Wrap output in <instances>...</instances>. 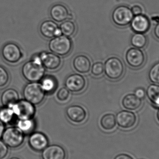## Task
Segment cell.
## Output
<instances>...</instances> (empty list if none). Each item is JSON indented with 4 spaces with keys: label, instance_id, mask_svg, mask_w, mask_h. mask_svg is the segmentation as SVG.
Returning a JSON list of instances; mask_svg holds the SVG:
<instances>
[{
    "label": "cell",
    "instance_id": "obj_1",
    "mask_svg": "<svg viewBox=\"0 0 159 159\" xmlns=\"http://www.w3.org/2000/svg\"><path fill=\"white\" fill-rule=\"evenodd\" d=\"M45 70L39 56L25 62L21 68V74L29 82L41 81L45 75Z\"/></svg>",
    "mask_w": 159,
    "mask_h": 159
},
{
    "label": "cell",
    "instance_id": "obj_2",
    "mask_svg": "<svg viewBox=\"0 0 159 159\" xmlns=\"http://www.w3.org/2000/svg\"><path fill=\"white\" fill-rule=\"evenodd\" d=\"M22 93L24 99L34 106L43 102L46 95L41 83L38 82H29L25 85Z\"/></svg>",
    "mask_w": 159,
    "mask_h": 159
},
{
    "label": "cell",
    "instance_id": "obj_3",
    "mask_svg": "<svg viewBox=\"0 0 159 159\" xmlns=\"http://www.w3.org/2000/svg\"><path fill=\"white\" fill-rule=\"evenodd\" d=\"M48 48L58 56H65L71 51L72 42L69 37L62 34L52 38L48 43Z\"/></svg>",
    "mask_w": 159,
    "mask_h": 159
},
{
    "label": "cell",
    "instance_id": "obj_4",
    "mask_svg": "<svg viewBox=\"0 0 159 159\" xmlns=\"http://www.w3.org/2000/svg\"><path fill=\"white\" fill-rule=\"evenodd\" d=\"M2 138L7 147L16 148L23 143L24 133L18 127H9L5 129Z\"/></svg>",
    "mask_w": 159,
    "mask_h": 159
},
{
    "label": "cell",
    "instance_id": "obj_5",
    "mask_svg": "<svg viewBox=\"0 0 159 159\" xmlns=\"http://www.w3.org/2000/svg\"><path fill=\"white\" fill-rule=\"evenodd\" d=\"M12 108L15 116L19 120L33 119L35 114V108L34 105L25 99L19 100L9 107Z\"/></svg>",
    "mask_w": 159,
    "mask_h": 159
},
{
    "label": "cell",
    "instance_id": "obj_6",
    "mask_svg": "<svg viewBox=\"0 0 159 159\" xmlns=\"http://www.w3.org/2000/svg\"><path fill=\"white\" fill-rule=\"evenodd\" d=\"M134 16L131 8L123 5L116 7L111 14L112 21L119 27H125L129 24Z\"/></svg>",
    "mask_w": 159,
    "mask_h": 159
},
{
    "label": "cell",
    "instance_id": "obj_7",
    "mask_svg": "<svg viewBox=\"0 0 159 159\" xmlns=\"http://www.w3.org/2000/svg\"><path fill=\"white\" fill-rule=\"evenodd\" d=\"M104 72L108 78L116 80L121 78L124 72L123 62L116 57L109 58L105 62Z\"/></svg>",
    "mask_w": 159,
    "mask_h": 159
},
{
    "label": "cell",
    "instance_id": "obj_8",
    "mask_svg": "<svg viewBox=\"0 0 159 159\" xmlns=\"http://www.w3.org/2000/svg\"><path fill=\"white\" fill-rule=\"evenodd\" d=\"M2 55L4 60L9 64L18 63L22 57L20 48L13 43H7L4 45L2 49Z\"/></svg>",
    "mask_w": 159,
    "mask_h": 159
},
{
    "label": "cell",
    "instance_id": "obj_9",
    "mask_svg": "<svg viewBox=\"0 0 159 159\" xmlns=\"http://www.w3.org/2000/svg\"><path fill=\"white\" fill-rule=\"evenodd\" d=\"M125 58L128 65L134 69H139L142 67L146 59L143 52L136 48H129L126 52Z\"/></svg>",
    "mask_w": 159,
    "mask_h": 159
},
{
    "label": "cell",
    "instance_id": "obj_10",
    "mask_svg": "<svg viewBox=\"0 0 159 159\" xmlns=\"http://www.w3.org/2000/svg\"><path fill=\"white\" fill-rule=\"evenodd\" d=\"M49 15L53 20L57 22H62L71 19V13L66 5L57 3L53 5L49 10Z\"/></svg>",
    "mask_w": 159,
    "mask_h": 159
},
{
    "label": "cell",
    "instance_id": "obj_11",
    "mask_svg": "<svg viewBox=\"0 0 159 159\" xmlns=\"http://www.w3.org/2000/svg\"><path fill=\"white\" fill-rule=\"evenodd\" d=\"M40 33L47 38H53L62 35L57 22L53 20H46L41 23L39 28Z\"/></svg>",
    "mask_w": 159,
    "mask_h": 159
},
{
    "label": "cell",
    "instance_id": "obj_12",
    "mask_svg": "<svg viewBox=\"0 0 159 159\" xmlns=\"http://www.w3.org/2000/svg\"><path fill=\"white\" fill-rule=\"evenodd\" d=\"M86 85V80L82 75L78 74L70 75L65 80L66 88L72 92L81 91L84 89Z\"/></svg>",
    "mask_w": 159,
    "mask_h": 159
},
{
    "label": "cell",
    "instance_id": "obj_13",
    "mask_svg": "<svg viewBox=\"0 0 159 159\" xmlns=\"http://www.w3.org/2000/svg\"><path fill=\"white\" fill-rule=\"evenodd\" d=\"M116 123L123 129H130L135 125L137 117L134 113L131 111L123 110L120 111L116 116Z\"/></svg>",
    "mask_w": 159,
    "mask_h": 159
},
{
    "label": "cell",
    "instance_id": "obj_14",
    "mask_svg": "<svg viewBox=\"0 0 159 159\" xmlns=\"http://www.w3.org/2000/svg\"><path fill=\"white\" fill-rule=\"evenodd\" d=\"M43 66L45 69L54 70L59 68L61 65V59L59 56L55 53L43 52L39 55Z\"/></svg>",
    "mask_w": 159,
    "mask_h": 159
},
{
    "label": "cell",
    "instance_id": "obj_15",
    "mask_svg": "<svg viewBox=\"0 0 159 159\" xmlns=\"http://www.w3.org/2000/svg\"><path fill=\"white\" fill-rule=\"evenodd\" d=\"M29 144L33 150L36 152H41L48 146V140L44 134L34 132L30 136Z\"/></svg>",
    "mask_w": 159,
    "mask_h": 159
},
{
    "label": "cell",
    "instance_id": "obj_16",
    "mask_svg": "<svg viewBox=\"0 0 159 159\" xmlns=\"http://www.w3.org/2000/svg\"><path fill=\"white\" fill-rule=\"evenodd\" d=\"M131 28L135 33L144 34L150 28V21L147 16L141 15L134 16L130 22Z\"/></svg>",
    "mask_w": 159,
    "mask_h": 159
},
{
    "label": "cell",
    "instance_id": "obj_17",
    "mask_svg": "<svg viewBox=\"0 0 159 159\" xmlns=\"http://www.w3.org/2000/svg\"><path fill=\"white\" fill-rule=\"evenodd\" d=\"M66 152L63 148L57 145L48 146L42 152L43 159H65Z\"/></svg>",
    "mask_w": 159,
    "mask_h": 159
},
{
    "label": "cell",
    "instance_id": "obj_18",
    "mask_svg": "<svg viewBox=\"0 0 159 159\" xmlns=\"http://www.w3.org/2000/svg\"><path fill=\"white\" fill-rule=\"evenodd\" d=\"M66 115L68 118L75 123H81L87 116L86 110L79 105H72L66 110Z\"/></svg>",
    "mask_w": 159,
    "mask_h": 159
},
{
    "label": "cell",
    "instance_id": "obj_19",
    "mask_svg": "<svg viewBox=\"0 0 159 159\" xmlns=\"http://www.w3.org/2000/svg\"><path fill=\"white\" fill-rule=\"evenodd\" d=\"M73 65L75 70L80 73H87L91 69L90 60L84 55H79L75 57L73 61Z\"/></svg>",
    "mask_w": 159,
    "mask_h": 159
},
{
    "label": "cell",
    "instance_id": "obj_20",
    "mask_svg": "<svg viewBox=\"0 0 159 159\" xmlns=\"http://www.w3.org/2000/svg\"><path fill=\"white\" fill-rule=\"evenodd\" d=\"M19 100V94L14 89H8L2 93L1 102L4 107H10Z\"/></svg>",
    "mask_w": 159,
    "mask_h": 159
},
{
    "label": "cell",
    "instance_id": "obj_21",
    "mask_svg": "<svg viewBox=\"0 0 159 159\" xmlns=\"http://www.w3.org/2000/svg\"><path fill=\"white\" fill-rule=\"evenodd\" d=\"M122 104L123 107L128 110H137L142 106V99L137 97L134 94L129 93L123 98Z\"/></svg>",
    "mask_w": 159,
    "mask_h": 159
},
{
    "label": "cell",
    "instance_id": "obj_22",
    "mask_svg": "<svg viewBox=\"0 0 159 159\" xmlns=\"http://www.w3.org/2000/svg\"><path fill=\"white\" fill-rule=\"evenodd\" d=\"M146 93L153 106L159 108V85L150 84L148 87Z\"/></svg>",
    "mask_w": 159,
    "mask_h": 159
},
{
    "label": "cell",
    "instance_id": "obj_23",
    "mask_svg": "<svg viewBox=\"0 0 159 159\" xmlns=\"http://www.w3.org/2000/svg\"><path fill=\"white\" fill-rule=\"evenodd\" d=\"M59 28L62 35L70 37L75 33L76 26L74 21L71 19H68L61 22Z\"/></svg>",
    "mask_w": 159,
    "mask_h": 159
},
{
    "label": "cell",
    "instance_id": "obj_24",
    "mask_svg": "<svg viewBox=\"0 0 159 159\" xmlns=\"http://www.w3.org/2000/svg\"><path fill=\"white\" fill-rule=\"evenodd\" d=\"M100 123L104 129L111 130L115 128L116 124V116L112 114H106L102 117Z\"/></svg>",
    "mask_w": 159,
    "mask_h": 159
},
{
    "label": "cell",
    "instance_id": "obj_25",
    "mask_svg": "<svg viewBox=\"0 0 159 159\" xmlns=\"http://www.w3.org/2000/svg\"><path fill=\"white\" fill-rule=\"evenodd\" d=\"M148 39L144 34L135 33L131 38V43L136 48L142 49L146 46Z\"/></svg>",
    "mask_w": 159,
    "mask_h": 159
},
{
    "label": "cell",
    "instance_id": "obj_26",
    "mask_svg": "<svg viewBox=\"0 0 159 159\" xmlns=\"http://www.w3.org/2000/svg\"><path fill=\"white\" fill-rule=\"evenodd\" d=\"M41 81L42 88L46 93L53 92L57 88V80L52 76H44Z\"/></svg>",
    "mask_w": 159,
    "mask_h": 159
},
{
    "label": "cell",
    "instance_id": "obj_27",
    "mask_svg": "<svg viewBox=\"0 0 159 159\" xmlns=\"http://www.w3.org/2000/svg\"><path fill=\"white\" fill-rule=\"evenodd\" d=\"M15 117V114L11 107L3 106L0 108V120L4 124L11 123Z\"/></svg>",
    "mask_w": 159,
    "mask_h": 159
},
{
    "label": "cell",
    "instance_id": "obj_28",
    "mask_svg": "<svg viewBox=\"0 0 159 159\" xmlns=\"http://www.w3.org/2000/svg\"><path fill=\"white\" fill-rule=\"evenodd\" d=\"M35 125L33 119L19 120L17 123V127L24 133H30L34 129Z\"/></svg>",
    "mask_w": 159,
    "mask_h": 159
},
{
    "label": "cell",
    "instance_id": "obj_29",
    "mask_svg": "<svg viewBox=\"0 0 159 159\" xmlns=\"http://www.w3.org/2000/svg\"><path fill=\"white\" fill-rule=\"evenodd\" d=\"M148 77L151 82L159 85V62L151 67L148 73Z\"/></svg>",
    "mask_w": 159,
    "mask_h": 159
},
{
    "label": "cell",
    "instance_id": "obj_30",
    "mask_svg": "<svg viewBox=\"0 0 159 159\" xmlns=\"http://www.w3.org/2000/svg\"><path fill=\"white\" fill-rule=\"evenodd\" d=\"M9 80V75L7 71L4 67L0 66V88H4L7 85Z\"/></svg>",
    "mask_w": 159,
    "mask_h": 159
},
{
    "label": "cell",
    "instance_id": "obj_31",
    "mask_svg": "<svg viewBox=\"0 0 159 159\" xmlns=\"http://www.w3.org/2000/svg\"><path fill=\"white\" fill-rule=\"evenodd\" d=\"M104 72V67L102 62H97L93 65L91 67V73L95 76H100Z\"/></svg>",
    "mask_w": 159,
    "mask_h": 159
},
{
    "label": "cell",
    "instance_id": "obj_32",
    "mask_svg": "<svg viewBox=\"0 0 159 159\" xmlns=\"http://www.w3.org/2000/svg\"><path fill=\"white\" fill-rule=\"evenodd\" d=\"M70 96V91L66 88H61L57 93V97L60 102H65Z\"/></svg>",
    "mask_w": 159,
    "mask_h": 159
},
{
    "label": "cell",
    "instance_id": "obj_33",
    "mask_svg": "<svg viewBox=\"0 0 159 159\" xmlns=\"http://www.w3.org/2000/svg\"><path fill=\"white\" fill-rule=\"evenodd\" d=\"M8 152V147L3 141H0V159L5 158Z\"/></svg>",
    "mask_w": 159,
    "mask_h": 159
},
{
    "label": "cell",
    "instance_id": "obj_34",
    "mask_svg": "<svg viewBox=\"0 0 159 159\" xmlns=\"http://www.w3.org/2000/svg\"><path fill=\"white\" fill-rule=\"evenodd\" d=\"M130 8L134 16L143 14V8L141 6L139 5H134L131 8Z\"/></svg>",
    "mask_w": 159,
    "mask_h": 159
},
{
    "label": "cell",
    "instance_id": "obj_35",
    "mask_svg": "<svg viewBox=\"0 0 159 159\" xmlns=\"http://www.w3.org/2000/svg\"><path fill=\"white\" fill-rule=\"evenodd\" d=\"M134 94L140 99H143L146 95V92L144 89L139 88L136 89L134 92Z\"/></svg>",
    "mask_w": 159,
    "mask_h": 159
},
{
    "label": "cell",
    "instance_id": "obj_36",
    "mask_svg": "<svg viewBox=\"0 0 159 159\" xmlns=\"http://www.w3.org/2000/svg\"><path fill=\"white\" fill-rule=\"evenodd\" d=\"M114 159H134L132 157L126 154H121L117 156Z\"/></svg>",
    "mask_w": 159,
    "mask_h": 159
},
{
    "label": "cell",
    "instance_id": "obj_37",
    "mask_svg": "<svg viewBox=\"0 0 159 159\" xmlns=\"http://www.w3.org/2000/svg\"><path fill=\"white\" fill-rule=\"evenodd\" d=\"M155 37L159 40V22L156 25L154 30Z\"/></svg>",
    "mask_w": 159,
    "mask_h": 159
},
{
    "label": "cell",
    "instance_id": "obj_38",
    "mask_svg": "<svg viewBox=\"0 0 159 159\" xmlns=\"http://www.w3.org/2000/svg\"><path fill=\"white\" fill-rule=\"evenodd\" d=\"M4 130V124L0 120V138H2Z\"/></svg>",
    "mask_w": 159,
    "mask_h": 159
},
{
    "label": "cell",
    "instance_id": "obj_39",
    "mask_svg": "<svg viewBox=\"0 0 159 159\" xmlns=\"http://www.w3.org/2000/svg\"><path fill=\"white\" fill-rule=\"evenodd\" d=\"M151 20L154 22H156L157 24L159 22V16H153L151 18Z\"/></svg>",
    "mask_w": 159,
    "mask_h": 159
},
{
    "label": "cell",
    "instance_id": "obj_40",
    "mask_svg": "<svg viewBox=\"0 0 159 159\" xmlns=\"http://www.w3.org/2000/svg\"><path fill=\"white\" fill-rule=\"evenodd\" d=\"M157 120H158L159 122V108L158 109V110L157 113Z\"/></svg>",
    "mask_w": 159,
    "mask_h": 159
},
{
    "label": "cell",
    "instance_id": "obj_41",
    "mask_svg": "<svg viewBox=\"0 0 159 159\" xmlns=\"http://www.w3.org/2000/svg\"><path fill=\"white\" fill-rule=\"evenodd\" d=\"M10 159H20L18 158H17V157H13V158H10Z\"/></svg>",
    "mask_w": 159,
    "mask_h": 159
}]
</instances>
